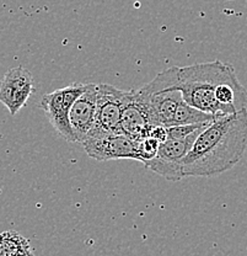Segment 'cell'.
I'll list each match as a JSON object with an SVG mask.
<instances>
[{
    "label": "cell",
    "mask_w": 247,
    "mask_h": 256,
    "mask_svg": "<svg viewBox=\"0 0 247 256\" xmlns=\"http://www.w3.org/2000/svg\"><path fill=\"white\" fill-rule=\"evenodd\" d=\"M208 124H183V126L166 127L167 140H182V138L192 134V133L196 132V130L207 127Z\"/></svg>",
    "instance_id": "14"
},
{
    "label": "cell",
    "mask_w": 247,
    "mask_h": 256,
    "mask_svg": "<svg viewBox=\"0 0 247 256\" xmlns=\"http://www.w3.org/2000/svg\"><path fill=\"white\" fill-rule=\"evenodd\" d=\"M123 90L108 84H97L96 116L94 126L85 138H100L108 134H122L121 114Z\"/></svg>",
    "instance_id": "4"
},
{
    "label": "cell",
    "mask_w": 247,
    "mask_h": 256,
    "mask_svg": "<svg viewBox=\"0 0 247 256\" xmlns=\"http://www.w3.org/2000/svg\"><path fill=\"white\" fill-rule=\"evenodd\" d=\"M159 146H160V142L153 137H145L137 140L138 160L145 162L148 160L153 159L156 156V153H158Z\"/></svg>",
    "instance_id": "13"
},
{
    "label": "cell",
    "mask_w": 247,
    "mask_h": 256,
    "mask_svg": "<svg viewBox=\"0 0 247 256\" xmlns=\"http://www.w3.org/2000/svg\"><path fill=\"white\" fill-rule=\"evenodd\" d=\"M90 158L106 162L116 159H134L137 156V140L126 134H108L100 138H85L81 142Z\"/></svg>",
    "instance_id": "8"
},
{
    "label": "cell",
    "mask_w": 247,
    "mask_h": 256,
    "mask_svg": "<svg viewBox=\"0 0 247 256\" xmlns=\"http://www.w3.org/2000/svg\"><path fill=\"white\" fill-rule=\"evenodd\" d=\"M182 98L188 105L215 117L247 108V92L233 66L222 60L180 68Z\"/></svg>",
    "instance_id": "2"
},
{
    "label": "cell",
    "mask_w": 247,
    "mask_h": 256,
    "mask_svg": "<svg viewBox=\"0 0 247 256\" xmlns=\"http://www.w3.org/2000/svg\"><path fill=\"white\" fill-rule=\"evenodd\" d=\"M153 126L170 127L175 112L183 100L179 66L161 72L150 82L137 90Z\"/></svg>",
    "instance_id": "3"
},
{
    "label": "cell",
    "mask_w": 247,
    "mask_h": 256,
    "mask_svg": "<svg viewBox=\"0 0 247 256\" xmlns=\"http://www.w3.org/2000/svg\"><path fill=\"white\" fill-rule=\"evenodd\" d=\"M30 250L28 240L16 232H5L0 234V256H15Z\"/></svg>",
    "instance_id": "12"
},
{
    "label": "cell",
    "mask_w": 247,
    "mask_h": 256,
    "mask_svg": "<svg viewBox=\"0 0 247 256\" xmlns=\"http://www.w3.org/2000/svg\"><path fill=\"white\" fill-rule=\"evenodd\" d=\"M204 128L196 130L192 134L187 136L182 140H166L165 142L160 143L156 156L153 159L143 162L144 166L169 181L181 180L183 178V159L190 152L196 138Z\"/></svg>",
    "instance_id": "5"
},
{
    "label": "cell",
    "mask_w": 247,
    "mask_h": 256,
    "mask_svg": "<svg viewBox=\"0 0 247 256\" xmlns=\"http://www.w3.org/2000/svg\"><path fill=\"white\" fill-rule=\"evenodd\" d=\"M247 148V108L217 117L196 138L182 162L183 178H209L233 169Z\"/></svg>",
    "instance_id": "1"
},
{
    "label": "cell",
    "mask_w": 247,
    "mask_h": 256,
    "mask_svg": "<svg viewBox=\"0 0 247 256\" xmlns=\"http://www.w3.org/2000/svg\"><path fill=\"white\" fill-rule=\"evenodd\" d=\"M151 127L148 111L137 90L124 92L121 114L122 133L132 140H139L149 137Z\"/></svg>",
    "instance_id": "9"
},
{
    "label": "cell",
    "mask_w": 247,
    "mask_h": 256,
    "mask_svg": "<svg viewBox=\"0 0 247 256\" xmlns=\"http://www.w3.org/2000/svg\"><path fill=\"white\" fill-rule=\"evenodd\" d=\"M85 84H71L49 94L43 95L39 108L46 112L50 124L68 142H75V137L69 122V111L74 101L82 94Z\"/></svg>",
    "instance_id": "6"
},
{
    "label": "cell",
    "mask_w": 247,
    "mask_h": 256,
    "mask_svg": "<svg viewBox=\"0 0 247 256\" xmlns=\"http://www.w3.org/2000/svg\"><path fill=\"white\" fill-rule=\"evenodd\" d=\"M15 256H34L32 250H30V252H21V254H17Z\"/></svg>",
    "instance_id": "15"
},
{
    "label": "cell",
    "mask_w": 247,
    "mask_h": 256,
    "mask_svg": "<svg viewBox=\"0 0 247 256\" xmlns=\"http://www.w3.org/2000/svg\"><path fill=\"white\" fill-rule=\"evenodd\" d=\"M33 92V76L28 69L15 66L9 69L0 82V102L15 116Z\"/></svg>",
    "instance_id": "7"
},
{
    "label": "cell",
    "mask_w": 247,
    "mask_h": 256,
    "mask_svg": "<svg viewBox=\"0 0 247 256\" xmlns=\"http://www.w3.org/2000/svg\"><path fill=\"white\" fill-rule=\"evenodd\" d=\"M97 84H85L82 94L74 101L69 111V122L75 137V142L81 143L90 132L96 116Z\"/></svg>",
    "instance_id": "10"
},
{
    "label": "cell",
    "mask_w": 247,
    "mask_h": 256,
    "mask_svg": "<svg viewBox=\"0 0 247 256\" xmlns=\"http://www.w3.org/2000/svg\"><path fill=\"white\" fill-rule=\"evenodd\" d=\"M217 117L211 114H207L193 106L188 105L185 100L180 102L179 108L175 112L174 120L171 126H183V124H211Z\"/></svg>",
    "instance_id": "11"
}]
</instances>
